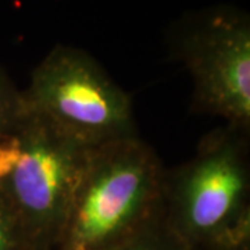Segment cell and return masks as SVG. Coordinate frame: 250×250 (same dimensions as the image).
<instances>
[{
  "instance_id": "6da1fadb",
  "label": "cell",
  "mask_w": 250,
  "mask_h": 250,
  "mask_svg": "<svg viewBox=\"0 0 250 250\" xmlns=\"http://www.w3.org/2000/svg\"><path fill=\"white\" fill-rule=\"evenodd\" d=\"M249 131L225 125L166 172L163 215L192 250L250 248Z\"/></svg>"
},
{
  "instance_id": "7a4b0ae2",
  "label": "cell",
  "mask_w": 250,
  "mask_h": 250,
  "mask_svg": "<svg viewBox=\"0 0 250 250\" xmlns=\"http://www.w3.org/2000/svg\"><path fill=\"white\" fill-rule=\"evenodd\" d=\"M166 172L139 136L90 147L54 250H110L163 211Z\"/></svg>"
},
{
  "instance_id": "3957f363",
  "label": "cell",
  "mask_w": 250,
  "mask_h": 250,
  "mask_svg": "<svg viewBox=\"0 0 250 250\" xmlns=\"http://www.w3.org/2000/svg\"><path fill=\"white\" fill-rule=\"evenodd\" d=\"M89 149L28 108L0 139V193L34 250H54Z\"/></svg>"
},
{
  "instance_id": "277c9868",
  "label": "cell",
  "mask_w": 250,
  "mask_h": 250,
  "mask_svg": "<svg viewBox=\"0 0 250 250\" xmlns=\"http://www.w3.org/2000/svg\"><path fill=\"white\" fill-rule=\"evenodd\" d=\"M22 95L29 111L86 147L139 136L131 98L78 47L54 46Z\"/></svg>"
},
{
  "instance_id": "5b68a950",
  "label": "cell",
  "mask_w": 250,
  "mask_h": 250,
  "mask_svg": "<svg viewBox=\"0 0 250 250\" xmlns=\"http://www.w3.org/2000/svg\"><path fill=\"white\" fill-rule=\"evenodd\" d=\"M167 43L193 80V107L249 131V14L228 4L187 13L170 27Z\"/></svg>"
},
{
  "instance_id": "8992f818",
  "label": "cell",
  "mask_w": 250,
  "mask_h": 250,
  "mask_svg": "<svg viewBox=\"0 0 250 250\" xmlns=\"http://www.w3.org/2000/svg\"><path fill=\"white\" fill-rule=\"evenodd\" d=\"M110 250H192L179 239L167 225L161 211L143 229Z\"/></svg>"
},
{
  "instance_id": "52a82bcc",
  "label": "cell",
  "mask_w": 250,
  "mask_h": 250,
  "mask_svg": "<svg viewBox=\"0 0 250 250\" xmlns=\"http://www.w3.org/2000/svg\"><path fill=\"white\" fill-rule=\"evenodd\" d=\"M27 111L22 90L0 65V139L20 123Z\"/></svg>"
},
{
  "instance_id": "ba28073f",
  "label": "cell",
  "mask_w": 250,
  "mask_h": 250,
  "mask_svg": "<svg viewBox=\"0 0 250 250\" xmlns=\"http://www.w3.org/2000/svg\"><path fill=\"white\" fill-rule=\"evenodd\" d=\"M0 250H34L9 202L0 193Z\"/></svg>"
},
{
  "instance_id": "9c48e42d",
  "label": "cell",
  "mask_w": 250,
  "mask_h": 250,
  "mask_svg": "<svg viewBox=\"0 0 250 250\" xmlns=\"http://www.w3.org/2000/svg\"><path fill=\"white\" fill-rule=\"evenodd\" d=\"M243 250H250V248H249V249H243Z\"/></svg>"
}]
</instances>
